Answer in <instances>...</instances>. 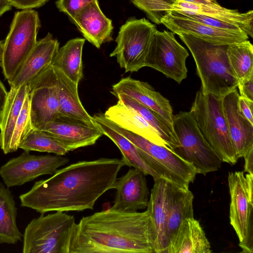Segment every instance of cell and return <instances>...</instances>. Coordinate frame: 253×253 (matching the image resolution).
Wrapping results in <instances>:
<instances>
[{"label":"cell","mask_w":253,"mask_h":253,"mask_svg":"<svg viewBox=\"0 0 253 253\" xmlns=\"http://www.w3.org/2000/svg\"><path fill=\"white\" fill-rule=\"evenodd\" d=\"M123 166V160L117 158L72 164L57 169L50 177L36 181L19 196L21 206L41 214L92 210L97 200L113 189Z\"/></svg>","instance_id":"cell-1"},{"label":"cell","mask_w":253,"mask_h":253,"mask_svg":"<svg viewBox=\"0 0 253 253\" xmlns=\"http://www.w3.org/2000/svg\"><path fill=\"white\" fill-rule=\"evenodd\" d=\"M156 234L148 210L109 209L83 217L76 223L69 253H153Z\"/></svg>","instance_id":"cell-2"},{"label":"cell","mask_w":253,"mask_h":253,"mask_svg":"<svg viewBox=\"0 0 253 253\" xmlns=\"http://www.w3.org/2000/svg\"><path fill=\"white\" fill-rule=\"evenodd\" d=\"M177 35L194 59L203 93L222 98L237 89L238 81L227 54L228 45L212 43L184 33Z\"/></svg>","instance_id":"cell-3"},{"label":"cell","mask_w":253,"mask_h":253,"mask_svg":"<svg viewBox=\"0 0 253 253\" xmlns=\"http://www.w3.org/2000/svg\"><path fill=\"white\" fill-rule=\"evenodd\" d=\"M101 120L122 134L136 147L143 161L160 176L180 187L189 188L197 174L190 163L167 147L152 143L144 137L127 130L98 113Z\"/></svg>","instance_id":"cell-4"},{"label":"cell","mask_w":253,"mask_h":253,"mask_svg":"<svg viewBox=\"0 0 253 253\" xmlns=\"http://www.w3.org/2000/svg\"><path fill=\"white\" fill-rule=\"evenodd\" d=\"M201 132L222 162L238 161L224 114L222 99L197 92L190 111Z\"/></svg>","instance_id":"cell-5"},{"label":"cell","mask_w":253,"mask_h":253,"mask_svg":"<svg viewBox=\"0 0 253 253\" xmlns=\"http://www.w3.org/2000/svg\"><path fill=\"white\" fill-rule=\"evenodd\" d=\"M76 224L74 216L62 211L41 214L25 228L23 253H69Z\"/></svg>","instance_id":"cell-6"},{"label":"cell","mask_w":253,"mask_h":253,"mask_svg":"<svg viewBox=\"0 0 253 253\" xmlns=\"http://www.w3.org/2000/svg\"><path fill=\"white\" fill-rule=\"evenodd\" d=\"M172 127L179 142L173 151L204 175L218 170L221 160L206 140L190 112H180L172 117Z\"/></svg>","instance_id":"cell-7"},{"label":"cell","mask_w":253,"mask_h":253,"mask_svg":"<svg viewBox=\"0 0 253 253\" xmlns=\"http://www.w3.org/2000/svg\"><path fill=\"white\" fill-rule=\"evenodd\" d=\"M40 27L39 14L36 10L25 9L15 13L4 41L0 66L9 84L35 47Z\"/></svg>","instance_id":"cell-8"},{"label":"cell","mask_w":253,"mask_h":253,"mask_svg":"<svg viewBox=\"0 0 253 253\" xmlns=\"http://www.w3.org/2000/svg\"><path fill=\"white\" fill-rule=\"evenodd\" d=\"M229 218L239 241L242 253H253V174L229 172Z\"/></svg>","instance_id":"cell-9"},{"label":"cell","mask_w":253,"mask_h":253,"mask_svg":"<svg viewBox=\"0 0 253 253\" xmlns=\"http://www.w3.org/2000/svg\"><path fill=\"white\" fill-rule=\"evenodd\" d=\"M156 26L145 18L128 19L119 30L117 45L110 54L125 72H137L145 67V59Z\"/></svg>","instance_id":"cell-10"},{"label":"cell","mask_w":253,"mask_h":253,"mask_svg":"<svg viewBox=\"0 0 253 253\" xmlns=\"http://www.w3.org/2000/svg\"><path fill=\"white\" fill-rule=\"evenodd\" d=\"M189 53L176 40L174 33L157 29L152 36L145 67L156 70L178 84L186 78V60Z\"/></svg>","instance_id":"cell-11"},{"label":"cell","mask_w":253,"mask_h":253,"mask_svg":"<svg viewBox=\"0 0 253 253\" xmlns=\"http://www.w3.org/2000/svg\"><path fill=\"white\" fill-rule=\"evenodd\" d=\"M69 161L68 158L60 155L37 156L24 151L0 168V176L8 188L21 186L40 176L53 174Z\"/></svg>","instance_id":"cell-12"},{"label":"cell","mask_w":253,"mask_h":253,"mask_svg":"<svg viewBox=\"0 0 253 253\" xmlns=\"http://www.w3.org/2000/svg\"><path fill=\"white\" fill-rule=\"evenodd\" d=\"M30 117L32 127L37 129L59 116L57 77L50 65L29 84Z\"/></svg>","instance_id":"cell-13"},{"label":"cell","mask_w":253,"mask_h":253,"mask_svg":"<svg viewBox=\"0 0 253 253\" xmlns=\"http://www.w3.org/2000/svg\"><path fill=\"white\" fill-rule=\"evenodd\" d=\"M161 23L177 35L184 33L216 44L230 45L242 42L249 38L242 31H232L211 27L175 11L165 13L161 19Z\"/></svg>","instance_id":"cell-14"},{"label":"cell","mask_w":253,"mask_h":253,"mask_svg":"<svg viewBox=\"0 0 253 253\" xmlns=\"http://www.w3.org/2000/svg\"><path fill=\"white\" fill-rule=\"evenodd\" d=\"M37 129L56 139L68 152L93 145L103 135L97 126L63 116H59Z\"/></svg>","instance_id":"cell-15"},{"label":"cell","mask_w":253,"mask_h":253,"mask_svg":"<svg viewBox=\"0 0 253 253\" xmlns=\"http://www.w3.org/2000/svg\"><path fill=\"white\" fill-rule=\"evenodd\" d=\"M145 174L136 169H130L117 179L114 205L110 209L124 212H136L147 208L150 193Z\"/></svg>","instance_id":"cell-16"},{"label":"cell","mask_w":253,"mask_h":253,"mask_svg":"<svg viewBox=\"0 0 253 253\" xmlns=\"http://www.w3.org/2000/svg\"><path fill=\"white\" fill-rule=\"evenodd\" d=\"M111 92L114 95L123 93L134 99L159 114L172 127L173 115L169 100L147 82L124 78L113 85Z\"/></svg>","instance_id":"cell-17"},{"label":"cell","mask_w":253,"mask_h":253,"mask_svg":"<svg viewBox=\"0 0 253 253\" xmlns=\"http://www.w3.org/2000/svg\"><path fill=\"white\" fill-rule=\"evenodd\" d=\"M239 96L235 89L221 98L228 131L238 159L243 157L253 148V125L240 113Z\"/></svg>","instance_id":"cell-18"},{"label":"cell","mask_w":253,"mask_h":253,"mask_svg":"<svg viewBox=\"0 0 253 253\" xmlns=\"http://www.w3.org/2000/svg\"><path fill=\"white\" fill-rule=\"evenodd\" d=\"M59 48V43L48 33L37 42L28 55L11 83L10 87L17 88L28 84L51 64Z\"/></svg>","instance_id":"cell-19"},{"label":"cell","mask_w":253,"mask_h":253,"mask_svg":"<svg viewBox=\"0 0 253 253\" xmlns=\"http://www.w3.org/2000/svg\"><path fill=\"white\" fill-rule=\"evenodd\" d=\"M72 20L85 39L98 48L109 40L113 29L112 20L103 13L97 0L80 10Z\"/></svg>","instance_id":"cell-20"},{"label":"cell","mask_w":253,"mask_h":253,"mask_svg":"<svg viewBox=\"0 0 253 253\" xmlns=\"http://www.w3.org/2000/svg\"><path fill=\"white\" fill-rule=\"evenodd\" d=\"M154 181L147 209L150 213L155 230V253H166L169 181L163 178H154Z\"/></svg>","instance_id":"cell-21"},{"label":"cell","mask_w":253,"mask_h":253,"mask_svg":"<svg viewBox=\"0 0 253 253\" xmlns=\"http://www.w3.org/2000/svg\"><path fill=\"white\" fill-rule=\"evenodd\" d=\"M171 11L186 10L222 21L240 28L248 36L253 37V10L241 13L237 9L224 7L216 3H194L176 0Z\"/></svg>","instance_id":"cell-22"},{"label":"cell","mask_w":253,"mask_h":253,"mask_svg":"<svg viewBox=\"0 0 253 253\" xmlns=\"http://www.w3.org/2000/svg\"><path fill=\"white\" fill-rule=\"evenodd\" d=\"M210 243L199 222L183 220L169 241L166 253H211Z\"/></svg>","instance_id":"cell-23"},{"label":"cell","mask_w":253,"mask_h":253,"mask_svg":"<svg viewBox=\"0 0 253 253\" xmlns=\"http://www.w3.org/2000/svg\"><path fill=\"white\" fill-rule=\"evenodd\" d=\"M105 117L118 126L139 135L152 143L168 148L158 132L134 111L119 101L110 107Z\"/></svg>","instance_id":"cell-24"},{"label":"cell","mask_w":253,"mask_h":253,"mask_svg":"<svg viewBox=\"0 0 253 253\" xmlns=\"http://www.w3.org/2000/svg\"><path fill=\"white\" fill-rule=\"evenodd\" d=\"M60 116L65 117L96 126L93 117L85 110L80 99L78 84L55 68Z\"/></svg>","instance_id":"cell-25"},{"label":"cell","mask_w":253,"mask_h":253,"mask_svg":"<svg viewBox=\"0 0 253 253\" xmlns=\"http://www.w3.org/2000/svg\"><path fill=\"white\" fill-rule=\"evenodd\" d=\"M193 199L194 195L189 188L169 182L167 224L168 246L181 222L186 218L194 217Z\"/></svg>","instance_id":"cell-26"},{"label":"cell","mask_w":253,"mask_h":253,"mask_svg":"<svg viewBox=\"0 0 253 253\" xmlns=\"http://www.w3.org/2000/svg\"><path fill=\"white\" fill-rule=\"evenodd\" d=\"M29 92L28 84L19 88L10 87L0 126V148L4 154L9 153L12 135L26 97Z\"/></svg>","instance_id":"cell-27"},{"label":"cell","mask_w":253,"mask_h":253,"mask_svg":"<svg viewBox=\"0 0 253 253\" xmlns=\"http://www.w3.org/2000/svg\"><path fill=\"white\" fill-rule=\"evenodd\" d=\"M84 42L85 39L80 38L69 40L59 48L51 63L78 84L83 77L82 52Z\"/></svg>","instance_id":"cell-28"},{"label":"cell","mask_w":253,"mask_h":253,"mask_svg":"<svg viewBox=\"0 0 253 253\" xmlns=\"http://www.w3.org/2000/svg\"><path fill=\"white\" fill-rule=\"evenodd\" d=\"M93 118L103 134L109 137L120 149L124 166L137 169L145 175H151L154 179L162 178L143 161L136 146L131 142L107 125L101 120L98 113L95 114Z\"/></svg>","instance_id":"cell-29"},{"label":"cell","mask_w":253,"mask_h":253,"mask_svg":"<svg viewBox=\"0 0 253 253\" xmlns=\"http://www.w3.org/2000/svg\"><path fill=\"white\" fill-rule=\"evenodd\" d=\"M17 209L11 191L0 182V244H15L22 237L16 222Z\"/></svg>","instance_id":"cell-30"},{"label":"cell","mask_w":253,"mask_h":253,"mask_svg":"<svg viewBox=\"0 0 253 253\" xmlns=\"http://www.w3.org/2000/svg\"><path fill=\"white\" fill-rule=\"evenodd\" d=\"M114 96L118 101L134 111L150 125L169 149L173 151L179 146V141L172 127L159 114L126 94L119 93Z\"/></svg>","instance_id":"cell-31"},{"label":"cell","mask_w":253,"mask_h":253,"mask_svg":"<svg viewBox=\"0 0 253 253\" xmlns=\"http://www.w3.org/2000/svg\"><path fill=\"white\" fill-rule=\"evenodd\" d=\"M227 54L238 82L253 76V46L250 41L228 45Z\"/></svg>","instance_id":"cell-32"},{"label":"cell","mask_w":253,"mask_h":253,"mask_svg":"<svg viewBox=\"0 0 253 253\" xmlns=\"http://www.w3.org/2000/svg\"><path fill=\"white\" fill-rule=\"evenodd\" d=\"M19 148L26 151H38L65 155L68 152L58 141L43 131L33 129L21 142Z\"/></svg>","instance_id":"cell-33"},{"label":"cell","mask_w":253,"mask_h":253,"mask_svg":"<svg viewBox=\"0 0 253 253\" xmlns=\"http://www.w3.org/2000/svg\"><path fill=\"white\" fill-rule=\"evenodd\" d=\"M30 117L29 92L27 95L12 135L9 152L16 151L25 136L33 129Z\"/></svg>","instance_id":"cell-34"},{"label":"cell","mask_w":253,"mask_h":253,"mask_svg":"<svg viewBox=\"0 0 253 253\" xmlns=\"http://www.w3.org/2000/svg\"><path fill=\"white\" fill-rule=\"evenodd\" d=\"M138 8L144 11L153 22L160 24L163 16L171 11L170 0H131Z\"/></svg>","instance_id":"cell-35"},{"label":"cell","mask_w":253,"mask_h":253,"mask_svg":"<svg viewBox=\"0 0 253 253\" xmlns=\"http://www.w3.org/2000/svg\"><path fill=\"white\" fill-rule=\"evenodd\" d=\"M173 11H175L182 14L192 20L204 24L211 27L232 31H242L240 28L234 25L209 16L196 13L192 11L186 10Z\"/></svg>","instance_id":"cell-36"},{"label":"cell","mask_w":253,"mask_h":253,"mask_svg":"<svg viewBox=\"0 0 253 253\" xmlns=\"http://www.w3.org/2000/svg\"><path fill=\"white\" fill-rule=\"evenodd\" d=\"M94 0H57L58 9L73 20L76 14L87 4Z\"/></svg>","instance_id":"cell-37"},{"label":"cell","mask_w":253,"mask_h":253,"mask_svg":"<svg viewBox=\"0 0 253 253\" xmlns=\"http://www.w3.org/2000/svg\"><path fill=\"white\" fill-rule=\"evenodd\" d=\"M238 106L241 114L253 125V101L239 95Z\"/></svg>","instance_id":"cell-38"},{"label":"cell","mask_w":253,"mask_h":253,"mask_svg":"<svg viewBox=\"0 0 253 253\" xmlns=\"http://www.w3.org/2000/svg\"><path fill=\"white\" fill-rule=\"evenodd\" d=\"M239 95L253 101V76L238 82Z\"/></svg>","instance_id":"cell-39"},{"label":"cell","mask_w":253,"mask_h":253,"mask_svg":"<svg viewBox=\"0 0 253 253\" xmlns=\"http://www.w3.org/2000/svg\"><path fill=\"white\" fill-rule=\"evenodd\" d=\"M48 0H9L12 5L22 10L32 9L43 5Z\"/></svg>","instance_id":"cell-40"},{"label":"cell","mask_w":253,"mask_h":253,"mask_svg":"<svg viewBox=\"0 0 253 253\" xmlns=\"http://www.w3.org/2000/svg\"><path fill=\"white\" fill-rule=\"evenodd\" d=\"M244 158V172L253 174V148H251L243 157Z\"/></svg>","instance_id":"cell-41"},{"label":"cell","mask_w":253,"mask_h":253,"mask_svg":"<svg viewBox=\"0 0 253 253\" xmlns=\"http://www.w3.org/2000/svg\"><path fill=\"white\" fill-rule=\"evenodd\" d=\"M8 91L0 80V126L1 123L3 112L7 98Z\"/></svg>","instance_id":"cell-42"},{"label":"cell","mask_w":253,"mask_h":253,"mask_svg":"<svg viewBox=\"0 0 253 253\" xmlns=\"http://www.w3.org/2000/svg\"><path fill=\"white\" fill-rule=\"evenodd\" d=\"M12 5L9 0H0V17L11 9Z\"/></svg>","instance_id":"cell-43"},{"label":"cell","mask_w":253,"mask_h":253,"mask_svg":"<svg viewBox=\"0 0 253 253\" xmlns=\"http://www.w3.org/2000/svg\"><path fill=\"white\" fill-rule=\"evenodd\" d=\"M172 2L176 0H170ZM184 2L194 3H216V0H179Z\"/></svg>","instance_id":"cell-44"},{"label":"cell","mask_w":253,"mask_h":253,"mask_svg":"<svg viewBox=\"0 0 253 253\" xmlns=\"http://www.w3.org/2000/svg\"><path fill=\"white\" fill-rule=\"evenodd\" d=\"M4 41H0V66H1L4 48Z\"/></svg>","instance_id":"cell-45"}]
</instances>
